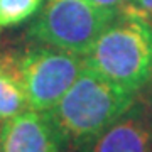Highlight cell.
<instances>
[{
  "mask_svg": "<svg viewBox=\"0 0 152 152\" xmlns=\"http://www.w3.org/2000/svg\"><path fill=\"white\" fill-rule=\"evenodd\" d=\"M135 102L137 91L115 85L85 66L69 90L49 110V115L64 142L83 147Z\"/></svg>",
  "mask_w": 152,
  "mask_h": 152,
  "instance_id": "6da1fadb",
  "label": "cell"
},
{
  "mask_svg": "<svg viewBox=\"0 0 152 152\" xmlns=\"http://www.w3.org/2000/svg\"><path fill=\"white\" fill-rule=\"evenodd\" d=\"M85 66L132 91L147 86L152 80V22L120 10L85 56Z\"/></svg>",
  "mask_w": 152,
  "mask_h": 152,
  "instance_id": "7a4b0ae2",
  "label": "cell"
},
{
  "mask_svg": "<svg viewBox=\"0 0 152 152\" xmlns=\"http://www.w3.org/2000/svg\"><path fill=\"white\" fill-rule=\"evenodd\" d=\"M118 12L120 9H103L88 0H48L31 24L29 36L85 58Z\"/></svg>",
  "mask_w": 152,
  "mask_h": 152,
  "instance_id": "3957f363",
  "label": "cell"
},
{
  "mask_svg": "<svg viewBox=\"0 0 152 152\" xmlns=\"http://www.w3.org/2000/svg\"><path fill=\"white\" fill-rule=\"evenodd\" d=\"M85 68V58L53 46L27 51L15 63L31 110L49 112Z\"/></svg>",
  "mask_w": 152,
  "mask_h": 152,
  "instance_id": "277c9868",
  "label": "cell"
},
{
  "mask_svg": "<svg viewBox=\"0 0 152 152\" xmlns=\"http://www.w3.org/2000/svg\"><path fill=\"white\" fill-rule=\"evenodd\" d=\"M63 142L49 112L24 110L2 122V152H61Z\"/></svg>",
  "mask_w": 152,
  "mask_h": 152,
  "instance_id": "5b68a950",
  "label": "cell"
},
{
  "mask_svg": "<svg viewBox=\"0 0 152 152\" xmlns=\"http://www.w3.org/2000/svg\"><path fill=\"white\" fill-rule=\"evenodd\" d=\"M81 152H152V118L144 103H134Z\"/></svg>",
  "mask_w": 152,
  "mask_h": 152,
  "instance_id": "8992f818",
  "label": "cell"
},
{
  "mask_svg": "<svg viewBox=\"0 0 152 152\" xmlns=\"http://www.w3.org/2000/svg\"><path fill=\"white\" fill-rule=\"evenodd\" d=\"M29 108L15 63L0 61V120H7Z\"/></svg>",
  "mask_w": 152,
  "mask_h": 152,
  "instance_id": "52a82bcc",
  "label": "cell"
},
{
  "mask_svg": "<svg viewBox=\"0 0 152 152\" xmlns=\"http://www.w3.org/2000/svg\"><path fill=\"white\" fill-rule=\"evenodd\" d=\"M44 0H0V31L20 26L34 17Z\"/></svg>",
  "mask_w": 152,
  "mask_h": 152,
  "instance_id": "ba28073f",
  "label": "cell"
},
{
  "mask_svg": "<svg viewBox=\"0 0 152 152\" xmlns=\"http://www.w3.org/2000/svg\"><path fill=\"white\" fill-rule=\"evenodd\" d=\"M120 10L152 22V0H125L120 5Z\"/></svg>",
  "mask_w": 152,
  "mask_h": 152,
  "instance_id": "9c48e42d",
  "label": "cell"
},
{
  "mask_svg": "<svg viewBox=\"0 0 152 152\" xmlns=\"http://www.w3.org/2000/svg\"><path fill=\"white\" fill-rule=\"evenodd\" d=\"M98 7H103V9H120V5L124 4L125 0H88Z\"/></svg>",
  "mask_w": 152,
  "mask_h": 152,
  "instance_id": "30bf717a",
  "label": "cell"
},
{
  "mask_svg": "<svg viewBox=\"0 0 152 152\" xmlns=\"http://www.w3.org/2000/svg\"><path fill=\"white\" fill-rule=\"evenodd\" d=\"M151 86H149V90H147V93H145V98H144V107L147 108V112H149V115H151V118H152V80H151V83H149Z\"/></svg>",
  "mask_w": 152,
  "mask_h": 152,
  "instance_id": "8fae6325",
  "label": "cell"
},
{
  "mask_svg": "<svg viewBox=\"0 0 152 152\" xmlns=\"http://www.w3.org/2000/svg\"><path fill=\"white\" fill-rule=\"evenodd\" d=\"M0 134H2V124H0ZM0 152H2V151H0Z\"/></svg>",
  "mask_w": 152,
  "mask_h": 152,
  "instance_id": "7c38bea8",
  "label": "cell"
}]
</instances>
